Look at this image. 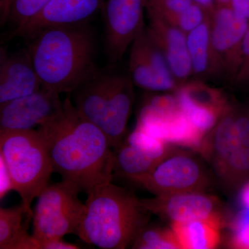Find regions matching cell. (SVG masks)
<instances>
[{"label":"cell","instance_id":"obj_23","mask_svg":"<svg viewBox=\"0 0 249 249\" xmlns=\"http://www.w3.org/2000/svg\"><path fill=\"white\" fill-rule=\"evenodd\" d=\"M132 247L139 249H181L172 229L148 224L141 229Z\"/></svg>","mask_w":249,"mask_h":249},{"label":"cell","instance_id":"obj_17","mask_svg":"<svg viewBox=\"0 0 249 249\" xmlns=\"http://www.w3.org/2000/svg\"><path fill=\"white\" fill-rule=\"evenodd\" d=\"M111 76L98 71L71 93L78 112L101 129L109 102Z\"/></svg>","mask_w":249,"mask_h":249},{"label":"cell","instance_id":"obj_25","mask_svg":"<svg viewBox=\"0 0 249 249\" xmlns=\"http://www.w3.org/2000/svg\"><path fill=\"white\" fill-rule=\"evenodd\" d=\"M209 17V14L206 9L193 2L183 12L175 15L165 21L188 34L199 27Z\"/></svg>","mask_w":249,"mask_h":249},{"label":"cell","instance_id":"obj_27","mask_svg":"<svg viewBox=\"0 0 249 249\" xmlns=\"http://www.w3.org/2000/svg\"><path fill=\"white\" fill-rule=\"evenodd\" d=\"M229 246L233 249H249V211L242 210L234 219Z\"/></svg>","mask_w":249,"mask_h":249},{"label":"cell","instance_id":"obj_12","mask_svg":"<svg viewBox=\"0 0 249 249\" xmlns=\"http://www.w3.org/2000/svg\"><path fill=\"white\" fill-rule=\"evenodd\" d=\"M140 202L150 213L170 221V223L222 215L220 200L206 193L155 196L140 199Z\"/></svg>","mask_w":249,"mask_h":249},{"label":"cell","instance_id":"obj_26","mask_svg":"<svg viewBox=\"0 0 249 249\" xmlns=\"http://www.w3.org/2000/svg\"><path fill=\"white\" fill-rule=\"evenodd\" d=\"M193 3L192 0H146V13L167 20L183 12Z\"/></svg>","mask_w":249,"mask_h":249},{"label":"cell","instance_id":"obj_14","mask_svg":"<svg viewBox=\"0 0 249 249\" xmlns=\"http://www.w3.org/2000/svg\"><path fill=\"white\" fill-rule=\"evenodd\" d=\"M28 49L0 52V105L27 96L42 88Z\"/></svg>","mask_w":249,"mask_h":249},{"label":"cell","instance_id":"obj_35","mask_svg":"<svg viewBox=\"0 0 249 249\" xmlns=\"http://www.w3.org/2000/svg\"><path fill=\"white\" fill-rule=\"evenodd\" d=\"M215 2L218 4H229L230 0H215Z\"/></svg>","mask_w":249,"mask_h":249},{"label":"cell","instance_id":"obj_21","mask_svg":"<svg viewBox=\"0 0 249 249\" xmlns=\"http://www.w3.org/2000/svg\"><path fill=\"white\" fill-rule=\"evenodd\" d=\"M113 150L114 173L130 181L149 173L160 160L125 138Z\"/></svg>","mask_w":249,"mask_h":249},{"label":"cell","instance_id":"obj_5","mask_svg":"<svg viewBox=\"0 0 249 249\" xmlns=\"http://www.w3.org/2000/svg\"><path fill=\"white\" fill-rule=\"evenodd\" d=\"M0 156L9 168L15 191L33 217L31 204L48 186L54 172L45 141L37 129L0 131Z\"/></svg>","mask_w":249,"mask_h":249},{"label":"cell","instance_id":"obj_33","mask_svg":"<svg viewBox=\"0 0 249 249\" xmlns=\"http://www.w3.org/2000/svg\"><path fill=\"white\" fill-rule=\"evenodd\" d=\"M237 195L242 209L249 211V180L242 186Z\"/></svg>","mask_w":249,"mask_h":249},{"label":"cell","instance_id":"obj_34","mask_svg":"<svg viewBox=\"0 0 249 249\" xmlns=\"http://www.w3.org/2000/svg\"><path fill=\"white\" fill-rule=\"evenodd\" d=\"M192 1L204 8L209 14L213 11L216 6L215 0H192Z\"/></svg>","mask_w":249,"mask_h":249},{"label":"cell","instance_id":"obj_15","mask_svg":"<svg viewBox=\"0 0 249 249\" xmlns=\"http://www.w3.org/2000/svg\"><path fill=\"white\" fill-rule=\"evenodd\" d=\"M147 30L163 52L178 88L193 79L187 34L161 18L147 14Z\"/></svg>","mask_w":249,"mask_h":249},{"label":"cell","instance_id":"obj_18","mask_svg":"<svg viewBox=\"0 0 249 249\" xmlns=\"http://www.w3.org/2000/svg\"><path fill=\"white\" fill-rule=\"evenodd\" d=\"M222 215L170 223L181 249L217 248L220 242Z\"/></svg>","mask_w":249,"mask_h":249},{"label":"cell","instance_id":"obj_9","mask_svg":"<svg viewBox=\"0 0 249 249\" xmlns=\"http://www.w3.org/2000/svg\"><path fill=\"white\" fill-rule=\"evenodd\" d=\"M101 11L106 53L109 62L115 64L145 29L146 0H106Z\"/></svg>","mask_w":249,"mask_h":249},{"label":"cell","instance_id":"obj_10","mask_svg":"<svg viewBox=\"0 0 249 249\" xmlns=\"http://www.w3.org/2000/svg\"><path fill=\"white\" fill-rule=\"evenodd\" d=\"M60 93L42 88L0 105V131L31 130L52 120L61 111Z\"/></svg>","mask_w":249,"mask_h":249},{"label":"cell","instance_id":"obj_7","mask_svg":"<svg viewBox=\"0 0 249 249\" xmlns=\"http://www.w3.org/2000/svg\"><path fill=\"white\" fill-rule=\"evenodd\" d=\"M80 193L73 183L62 179L48 185L37 196L33 211V235L39 243L76 235L85 209L78 197Z\"/></svg>","mask_w":249,"mask_h":249},{"label":"cell","instance_id":"obj_8","mask_svg":"<svg viewBox=\"0 0 249 249\" xmlns=\"http://www.w3.org/2000/svg\"><path fill=\"white\" fill-rule=\"evenodd\" d=\"M209 16L214 80L232 85L242 61L249 22L229 4H216Z\"/></svg>","mask_w":249,"mask_h":249},{"label":"cell","instance_id":"obj_30","mask_svg":"<svg viewBox=\"0 0 249 249\" xmlns=\"http://www.w3.org/2000/svg\"><path fill=\"white\" fill-rule=\"evenodd\" d=\"M80 247L63 241L62 239H53L40 242V249H76Z\"/></svg>","mask_w":249,"mask_h":249},{"label":"cell","instance_id":"obj_32","mask_svg":"<svg viewBox=\"0 0 249 249\" xmlns=\"http://www.w3.org/2000/svg\"><path fill=\"white\" fill-rule=\"evenodd\" d=\"M13 1L14 0H0V23L1 26L8 23Z\"/></svg>","mask_w":249,"mask_h":249},{"label":"cell","instance_id":"obj_13","mask_svg":"<svg viewBox=\"0 0 249 249\" xmlns=\"http://www.w3.org/2000/svg\"><path fill=\"white\" fill-rule=\"evenodd\" d=\"M106 0H51L40 14L22 27L14 29L10 38L29 37L41 29L88 23L102 10Z\"/></svg>","mask_w":249,"mask_h":249},{"label":"cell","instance_id":"obj_22","mask_svg":"<svg viewBox=\"0 0 249 249\" xmlns=\"http://www.w3.org/2000/svg\"><path fill=\"white\" fill-rule=\"evenodd\" d=\"M128 74L134 86L148 91L167 93L164 85L152 70L137 39L130 47Z\"/></svg>","mask_w":249,"mask_h":249},{"label":"cell","instance_id":"obj_16","mask_svg":"<svg viewBox=\"0 0 249 249\" xmlns=\"http://www.w3.org/2000/svg\"><path fill=\"white\" fill-rule=\"evenodd\" d=\"M134 85L129 74L111 73L110 92L102 130L113 150L124 142L134 98Z\"/></svg>","mask_w":249,"mask_h":249},{"label":"cell","instance_id":"obj_19","mask_svg":"<svg viewBox=\"0 0 249 249\" xmlns=\"http://www.w3.org/2000/svg\"><path fill=\"white\" fill-rule=\"evenodd\" d=\"M27 213L22 203L11 208L0 209V249H40L39 241L28 233Z\"/></svg>","mask_w":249,"mask_h":249},{"label":"cell","instance_id":"obj_4","mask_svg":"<svg viewBox=\"0 0 249 249\" xmlns=\"http://www.w3.org/2000/svg\"><path fill=\"white\" fill-rule=\"evenodd\" d=\"M197 152L224 193L238 194L249 180V107L229 100Z\"/></svg>","mask_w":249,"mask_h":249},{"label":"cell","instance_id":"obj_28","mask_svg":"<svg viewBox=\"0 0 249 249\" xmlns=\"http://www.w3.org/2000/svg\"><path fill=\"white\" fill-rule=\"evenodd\" d=\"M232 86L249 89V27L246 34L240 69Z\"/></svg>","mask_w":249,"mask_h":249},{"label":"cell","instance_id":"obj_2","mask_svg":"<svg viewBox=\"0 0 249 249\" xmlns=\"http://www.w3.org/2000/svg\"><path fill=\"white\" fill-rule=\"evenodd\" d=\"M28 38V51L43 88L71 93L99 71L96 40L88 22L45 28Z\"/></svg>","mask_w":249,"mask_h":249},{"label":"cell","instance_id":"obj_6","mask_svg":"<svg viewBox=\"0 0 249 249\" xmlns=\"http://www.w3.org/2000/svg\"><path fill=\"white\" fill-rule=\"evenodd\" d=\"M155 196L206 193L215 179L197 152L173 145L149 173L131 180Z\"/></svg>","mask_w":249,"mask_h":249},{"label":"cell","instance_id":"obj_31","mask_svg":"<svg viewBox=\"0 0 249 249\" xmlns=\"http://www.w3.org/2000/svg\"><path fill=\"white\" fill-rule=\"evenodd\" d=\"M231 7L249 22V0H230Z\"/></svg>","mask_w":249,"mask_h":249},{"label":"cell","instance_id":"obj_1","mask_svg":"<svg viewBox=\"0 0 249 249\" xmlns=\"http://www.w3.org/2000/svg\"><path fill=\"white\" fill-rule=\"evenodd\" d=\"M54 172L88 194L114 178V150L106 133L77 110L71 96L61 111L37 128Z\"/></svg>","mask_w":249,"mask_h":249},{"label":"cell","instance_id":"obj_11","mask_svg":"<svg viewBox=\"0 0 249 249\" xmlns=\"http://www.w3.org/2000/svg\"><path fill=\"white\" fill-rule=\"evenodd\" d=\"M175 92L183 112L204 136L213 128L229 101L220 90L196 80L187 82Z\"/></svg>","mask_w":249,"mask_h":249},{"label":"cell","instance_id":"obj_20","mask_svg":"<svg viewBox=\"0 0 249 249\" xmlns=\"http://www.w3.org/2000/svg\"><path fill=\"white\" fill-rule=\"evenodd\" d=\"M187 45L191 59L193 79L214 80L209 17L199 27L187 34Z\"/></svg>","mask_w":249,"mask_h":249},{"label":"cell","instance_id":"obj_3","mask_svg":"<svg viewBox=\"0 0 249 249\" xmlns=\"http://www.w3.org/2000/svg\"><path fill=\"white\" fill-rule=\"evenodd\" d=\"M85 209L76 235L103 249H124L148 224L150 213L132 192L112 184L87 194Z\"/></svg>","mask_w":249,"mask_h":249},{"label":"cell","instance_id":"obj_24","mask_svg":"<svg viewBox=\"0 0 249 249\" xmlns=\"http://www.w3.org/2000/svg\"><path fill=\"white\" fill-rule=\"evenodd\" d=\"M51 0H14L8 23L18 29L37 17ZM13 29V30H14Z\"/></svg>","mask_w":249,"mask_h":249},{"label":"cell","instance_id":"obj_29","mask_svg":"<svg viewBox=\"0 0 249 249\" xmlns=\"http://www.w3.org/2000/svg\"><path fill=\"white\" fill-rule=\"evenodd\" d=\"M11 191H15L14 181L6 162L0 156V199H2Z\"/></svg>","mask_w":249,"mask_h":249}]
</instances>
